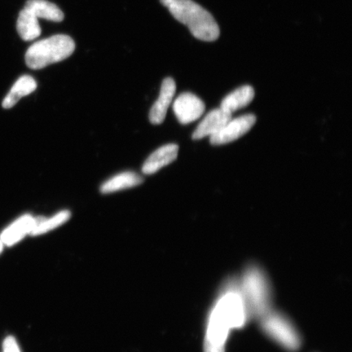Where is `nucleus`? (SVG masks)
<instances>
[{"label": "nucleus", "mask_w": 352, "mask_h": 352, "mask_svg": "<svg viewBox=\"0 0 352 352\" xmlns=\"http://www.w3.org/2000/svg\"><path fill=\"white\" fill-rule=\"evenodd\" d=\"M249 319L236 280L224 287L210 310L204 342V352H226V344L232 329L244 327Z\"/></svg>", "instance_id": "1"}, {"label": "nucleus", "mask_w": 352, "mask_h": 352, "mask_svg": "<svg viewBox=\"0 0 352 352\" xmlns=\"http://www.w3.org/2000/svg\"><path fill=\"white\" fill-rule=\"evenodd\" d=\"M236 283L249 318L261 320L272 310L271 285L261 267L256 265L246 267Z\"/></svg>", "instance_id": "2"}, {"label": "nucleus", "mask_w": 352, "mask_h": 352, "mask_svg": "<svg viewBox=\"0 0 352 352\" xmlns=\"http://www.w3.org/2000/svg\"><path fill=\"white\" fill-rule=\"evenodd\" d=\"M171 15L188 26L191 34L199 41L214 42L219 37L217 21L210 13L192 0H160Z\"/></svg>", "instance_id": "3"}, {"label": "nucleus", "mask_w": 352, "mask_h": 352, "mask_svg": "<svg viewBox=\"0 0 352 352\" xmlns=\"http://www.w3.org/2000/svg\"><path fill=\"white\" fill-rule=\"evenodd\" d=\"M76 43L65 34H56L32 44L25 54V63L32 69H41L60 63L73 54Z\"/></svg>", "instance_id": "4"}, {"label": "nucleus", "mask_w": 352, "mask_h": 352, "mask_svg": "<svg viewBox=\"0 0 352 352\" xmlns=\"http://www.w3.org/2000/svg\"><path fill=\"white\" fill-rule=\"evenodd\" d=\"M259 320L263 331L277 344L289 351H296L300 349V334L287 316L271 310Z\"/></svg>", "instance_id": "5"}, {"label": "nucleus", "mask_w": 352, "mask_h": 352, "mask_svg": "<svg viewBox=\"0 0 352 352\" xmlns=\"http://www.w3.org/2000/svg\"><path fill=\"white\" fill-rule=\"evenodd\" d=\"M255 122H256V117L252 113L231 118L217 133L210 136V144L212 145H223L235 142L241 136L248 133Z\"/></svg>", "instance_id": "6"}, {"label": "nucleus", "mask_w": 352, "mask_h": 352, "mask_svg": "<svg viewBox=\"0 0 352 352\" xmlns=\"http://www.w3.org/2000/svg\"><path fill=\"white\" fill-rule=\"evenodd\" d=\"M173 110L176 118L182 124H188L202 116L206 110L204 101L190 92H184L175 99Z\"/></svg>", "instance_id": "7"}, {"label": "nucleus", "mask_w": 352, "mask_h": 352, "mask_svg": "<svg viewBox=\"0 0 352 352\" xmlns=\"http://www.w3.org/2000/svg\"><path fill=\"white\" fill-rule=\"evenodd\" d=\"M176 91L175 82L173 78H166L162 82L160 94L153 104L149 113V120L154 125H160L165 120L167 111L173 102Z\"/></svg>", "instance_id": "8"}, {"label": "nucleus", "mask_w": 352, "mask_h": 352, "mask_svg": "<svg viewBox=\"0 0 352 352\" xmlns=\"http://www.w3.org/2000/svg\"><path fill=\"white\" fill-rule=\"evenodd\" d=\"M232 118V113L221 108L211 110L197 126L192 135V140H198L205 138H210L222 129Z\"/></svg>", "instance_id": "9"}, {"label": "nucleus", "mask_w": 352, "mask_h": 352, "mask_svg": "<svg viewBox=\"0 0 352 352\" xmlns=\"http://www.w3.org/2000/svg\"><path fill=\"white\" fill-rule=\"evenodd\" d=\"M34 223L35 217L32 215H22L3 231L0 240L4 245H14L26 236L32 234Z\"/></svg>", "instance_id": "10"}, {"label": "nucleus", "mask_w": 352, "mask_h": 352, "mask_svg": "<svg viewBox=\"0 0 352 352\" xmlns=\"http://www.w3.org/2000/svg\"><path fill=\"white\" fill-rule=\"evenodd\" d=\"M179 146L175 144H168L157 148L145 161L142 171L145 175L157 173L162 167L168 166L177 160Z\"/></svg>", "instance_id": "11"}, {"label": "nucleus", "mask_w": 352, "mask_h": 352, "mask_svg": "<svg viewBox=\"0 0 352 352\" xmlns=\"http://www.w3.org/2000/svg\"><path fill=\"white\" fill-rule=\"evenodd\" d=\"M254 90L252 86L245 85L237 88L222 100L220 108L232 114L237 110L248 107L254 98Z\"/></svg>", "instance_id": "12"}, {"label": "nucleus", "mask_w": 352, "mask_h": 352, "mask_svg": "<svg viewBox=\"0 0 352 352\" xmlns=\"http://www.w3.org/2000/svg\"><path fill=\"white\" fill-rule=\"evenodd\" d=\"M143 178L138 174L132 171H125L114 175L107 182H105L100 187V192L103 195L113 193L123 190V189L133 188L143 183Z\"/></svg>", "instance_id": "13"}, {"label": "nucleus", "mask_w": 352, "mask_h": 352, "mask_svg": "<svg viewBox=\"0 0 352 352\" xmlns=\"http://www.w3.org/2000/svg\"><path fill=\"white\" fill-rule=\"evenodd\" d=\"M36 88L37 82L33 77L30 76H21L12 86L6 98L3 99L2 107L4 109H11L22 98L32 94Z\"/></svg>", "instance_id": "14"}, {"label": "nucleus", "mask_w": 352, "mask_h": 352, "mask_svg": "<svg viewBox=\"0 0 352 352\" xmlns=\"http://www.w3.org/2000/svg\"><path fill=\"white\" fill-rule=\"evenodd\" d=\"M38 19L28 8H24L19 13L16 22V30L21 38L25 41H32L41 34Z\"/></svg>", "instance_id": "15"}, {"label": "nucleus", "mask_w": 352, "mask_h": 352, "mask_svg": "<svg viewBox=\"0 0 352 352\" xmlns=\"http://www.w3.org/2000/svg\"><path fill=\"white\" fill-rule=\"evenodd\" d=\"M25 8L36 16L37 19L60 22L64 20V13L56 4L47 0H28Z\"/></svg>", "instance_id": "16"}, {"label": "nucleus", "mask_w": 352, "mask_h": 352, "mask_svg": "<svg viewBox=\"0 0 352 352\" xmlns=\"http://www.w3.org/2000/svg\"><path fill=\"white\" fill-rule=\"evenodd\" d=\"M72 217L69 210H61L60 212L50 218L43 217H35V223L32 232V236H38L44 233L50 232L55 228H58L67 222Z\"/></svg>", "instance_id": "17"}, {"label": "nucleus", "mask_w": 352, "mask_h": 352, "mask_svg": "<svg viewBox=\"0 0 352 352\" xmlns=\"http://www.w3.org/2000/svg\"><path fill=\"white\" fill-rule=\"evenodd\" d=\"M3 352H21L14 337L8 336L3 342Z\"/></svg>", "instance_id": "18"}, {"label": "nucleus", "mask_w": 352, "mask_h": 352, "mask_svg": "<svg viewBox=\"0 0 352 352\" xmlns=\"http://www.w3.org/2000/svg\"><path fill=\"white\" fill-rule=\"evenodd\" d=\"M3 246L4 245L3 244V242L1 241V240H0V254H1L3 252Z\"/></svg>", "instance_id": "19"}]
</instances>
